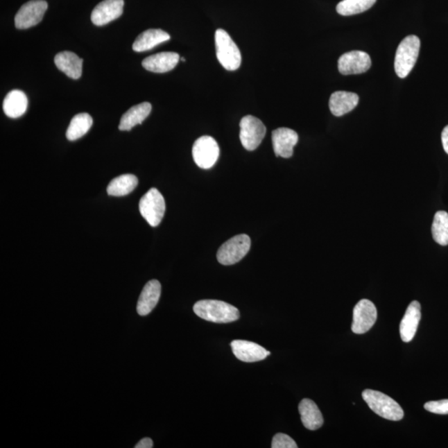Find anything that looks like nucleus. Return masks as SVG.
<instances>
[{
  "label": "nucleus",
  "mask_w": 448,
  "mask_h": 448,
  "mask_svg": "<svg viewBox=\"0 0 448 448\" xmlns=\"http://www.w3.org/2000/svg\"><path fill=\"white\" fill-rule=\"evenodd\" d=\"M193 311L200 318L218 324L234 322L240 317L235 307L218 300H202L194 304Z\"/></svg>",
  "instance_id": "f257e3e1"
},
{
  "label": "nucleus",
  "mask_w": 448,
  "mask_h": 448,
  "mask_svg": "<svg viewBox=\"0 0 448 448\" xmlns=\"http://www.w3.org/2000/svg\"><path fill=\"white\" fill-rule=\"evenodd\" d=\"M362 396L372 411L386 420L399 421L404 416V410L400 405L381 392L365 390Z\"/></svg>",
  "instance_id": "f03ea898"
},
{
  "label": "nucleus",
  "mask_w": 448,
  "mask_h": 448,
  "mask_svg": "<svg viewBox=\"0 0 448 448\" xmlns=\"http://www.w3.org/2000/svg\"><path fill=\"white\" fill-rule=\"evenodd\" d=\"M420 50V40L415 35H409L401 42L397 49L395 60V73L400 78H405L415 66Z\"/></svg>",
  "instance_id": "7ed1b4c3"
},
{
  "label": "nucleus",
  "mask_w": 448,
  "mask_h": 448,
  "mask_svg": "<svg viewBox=\"0 0 448 448\" xmlns=\"http://www.w3.org/2000/svg\"><path fill=\"white\" fill-rule=\"evenodd\" d=\"M215 46L218 60L224 69L227 71L239 69L242 62V55L239 46L223 29L219 28L215 32Z\"/></svg>",
  "instance_id": "20e7f679"
},
{
  "label": "nucleus",
  "mask_w": 448,
  "mask_h": 448,
  "mask_svg": "<svg viewBox=\"0 0 448 448\" xmlns=\"http://www.w3.org/2000/svg\"><path fill=\"white\" fill-rule=\"evenodd\" d=\"M139 209L141 216L151 227H157L166 212V201L158 189H150L139 201Z\"/></svg>",
  "instance_id": "39448f33"
},
{
  "label": "nucleus",
  "mask_w": 448,
  "mask_h": 448,
  "mask_svg": "<svg viewBox=\"0 0 448 448\" xmlns=\"http://www.w3.org/2000/svg\"><path fill=\"white\" fill-rule=\"evenodd\" d=\"M250 248L251 239L248 235L235 236L219 248L217 252L218 263L225 266L236 264L248 255Z\"/></svg>",
  "instance_id": "423d86ee"
},
{
  "label": "nucleus",
  "mask_w": 448,
  "mask_h": 448,
  "mask_svg": "<svg viewBox=\"0 0 448 448\" xmlns=\"http://www.w3.org/2000/svg\"><path fill=\"white\" fill-rule=\"evenodd\" d=\"M266 126L259 118L246 116L240 121V141L248 151H252L260 146L265 137Z\"/></svg>",
  "instance_id": "0eeeda50"
},
{
  "label": "nucleus",
  "mask_w": 448,
  "mask_h": 448,
  "mask_svg": "<svg viewBox=\"0 0 448 448\" xmlns=\"http://www.w3.org/2000/svg\"><path fill=\"white\" fill-rule=\"evenodd\" d=\"M192 154L197 166L208 170L218 162L219 156L218 143L213 137L204 135L194 142Z\"/></svg>",
  "instance_id": "6e6552de"
},
{
  "label": "nucleus",
  "mask_w": 448,
  "mask_h": 448,
  "mask_svg": "<svg viewBox=\"0 0 448 448\" xmlns=\"http://www.w3.org/2000/svg\"><path fill=\"white\" fill-rule=\"evenodd\" d=\"M48 7L45 0H31L25 3L15 15V27L27 29L39 24L43 20Z\"/></svg>",
  "instance_id": "1a4fd4ad"
},
{
  "label": "nucleus",
  "mask_w": 448,
  "mask_h": 448,
  "mask_svg": "<svg viewBox=\"0 0 448 448\" xmlns=\"http://www.w3.org/2000/svg\"><path fill=\"white\" fill-rule=\"evenodd\" d=\"M378 312L374 304L370 300L363 299L354 308L352 331L365 334L373 327L377 320Z\"/></svg>",
  "instance_id": "9d476101"
},
{
  "label": "nucleus",
  "mask_w": 448,
  "mask_h": 448,
  "mask_svg": "<svg viewBox=\"0 0 448 448\" xmlns=\"http://www.w3.org/2000/svg\"><path fill=\"white\" fill-rule=\"evenodd\" d=\"M371 67L370 55L362 51L346 53L338 61V69L343 75L365 74Z\"/></svg>",
  "instance_id": "9b49d317"
},
{
  "label": "nucleus",
  "mask_w": 448,
  "mask_h": 448,
  "mask_svg": "<svg viewBox=\"0 0 448 448\" xmlns=\"http://www.w3.org/2000/svg\"><path fill=\"white\" fill-rule=\"evenodd\" d=\"M124 0H104L92 12V22L96 26L112 22L123 14Z\"/></svg>",
  "instance_id": "f8f14e48"
},
{
  "label": "nucleus",
  "mask_w": 448,
  "mask_h": 448,
  "mask_svg": "<svg viewBox=\"0 0 448 448\" xmlns=\"http://www.w3.org/2000/svg\"><path fill=\"white\" fill-rule=\"evenodd\" d=\"M273 146L275 155L282 158H291L293 149L298 142V135L289 128H278L272 134Z\"/></svg>",
  "instance_id": "ddd939ff"
},
{
  "label": "nucleus",
  "mask_w": 448,
  "mask_h": 448,
  "mask_svg": "<svg viewBox=\"0 0 448 448\" xmlns=\"http://www.w3.org/2000/svg\"><path fill=\"white\" fill-rule=\"evenodd\" d=\"M231 347L236 359L247 363L264 361L270 354L263 346L251 341H234L231 343Z\"/></svg>",
  "instance_id": "4468645a"
},
{
  "label": "nucleus",
  "mask_w": 448,
  "mask_h": 448,
  "mask_svg": "<svg viewBox=\"0 0 448 448\" xmlns=\"http://www.w3.org/2000/svg\"><path fill=\"white\" fill-rule=\"evenodd\" d=\"M162 295V285L157 280H151L144 287L137 303V312L139 316L149 315L155 309Z\"/></svg>",
  "instance_id": "2eb2a0df"
},
{
  "label": "nucleus",
  "mask_w": 448,
  "mask_h": 448,
  "mask_svg": "<svg viewBox=\"0 0 448 448\" xmlns=\"http://www.w3.org/2000/svg\"><path fill=\"white\" fill-rule=\"evenodd\" d=\"M180 59V55L176 53H160L144 59L142 66L152 73L164 74L174 69Z\"/></svg>",
  "instance_id": "dca6fc26"
},
{
  "label": "nucleus",
  "mask_w": 448,
  "mask_h": 448,
  "mask_svg": "<svg viewBox=\"0 0 448 448\" xmlns=\"http://www.w3.org/2000/svg\"><path fill=\"white\" fill-rule=\"evenodd\" d=\"M421 319L420 303L413 301L409 304L407 311L400 323L399 331L401 339L406 343L411 341L417 332L418 324Z\"/></svg>",
  "instance_id": "f3484780"
},
{
  "label": "nucleus",
  "mask_w": 448,
  "mask_h": 448,
  "mask_svg": "<svg viewBox=\"0 0 448 448\" xmlns=\"http://www.w3.org/2000/svg\"><path fill=\"white\" fill-rule=\"evenodd\" d=\"M359 97L356 93L339 91L334 92L329 101V110L336 117L345 115L357 107Z\"/></svg>",
  "instance_id": "a211bd4d"
},
{
  "label": "nucleus",
  "mask_w": 448,
  "mask_h": 448,
  "mask_svg": "<svg viewBox=\"0 0 448 448\" xmlns=\"http://www.w3.org/2000/svg\"><path fill=\"white\" fill-rule=\"evenodd\" d=\"M55 65L67 77L75 80L81 78L83 60L77 54L64 51L59 53L54 58Z\"/></svg>",
  "instance_id": "6ab92c4d"
},
{
  "label": "nucleus",
  "mask_w": 448,
  "mask_h": 448,
  "mask_svg": "<svg viewBox=\"0 0 448 448\" xmlns=\"http://www.w3.org/2000/svg\"><path fill=\"white\" fill-rule=\"evenodd\" d=\"M171 40V36L162 29H148L137 37L132 45L135 52L141 53Z\"/></svg>",
  "instance_id": "aec40b11"
},
{
  "label": "nucleus",
  "mask_w": 448,
  "mask_h": 448,
  "mask_svg": "<svg viewBox=\"0 0 448 448\" xmlns=\"http://www.w3.org/2000/svg\"><path fill=\"white\" fill-rule=\"evenodd\" d=\"M28 101L25 93L20 90L8 92L3 100V109L6 115L10 118L22 117L28 109Z\"/></svg>",
  "instance_id": "412c9836"
},
{
  "label": "nucleus",
  "mask_w": 448,
  "mask_h": 448,
  "mask_svg": "<svg viewBox=\"0 0 448 448\" xmlns=\"http://www.w3.org/2000/svg\"><path fill=\"white\" fill-rule=\"evenodd\" d=\"M299 413L304 426L307 429L315 431L319 429L324 424L322 414L318 406L313 401L304 399L299 404Z\"/></svg>",
  "instance_id": "4be33fe9"
},
{
  "label": "nucleus",
  "mask_w": 448,
  "mask_h": 448,
  "mask_svg": "<svg viewBox=\"0 0 448 448\" xmlns=\"http://www.w3.org/2000/svg\"><path fill=\"white\" fill-rule=\"evenodd\" d=\"M151 104L149 103H142L134 105L130 108L123 116H122L119 130H130L135 126L141 124L146 119L151 112Z\"/></svg>",
  "instance_id": "5701e85b"
},
{
  "label": "nucleus",
  "mask_w": 448,
  "mask_h": 448,
  "mask_svg": "<svg viewBox=\"0 0 448 448\" xmlns=\"http://www.w3.org/2000/svg\"><path fill=\"white\" fill-rule=\"evenodd\" d=\"M92 118L87 113L76 115L67 130L66 137L69 141H74L85 135L92 128Z\"/></svg>",
  "instance_id": "b1692460"
},
{
  "label": "nucleus",
  "mask_w": 448,
  "mask_h": 448,
  "mask_svg": "<svg viewBox=\"0 0 448 448\" xmlns=\"http://www.w3.org/2000/svg\"><path fill=\"white\" fill-rule=\"evenodd\" d=\"M138 179L133 175H123L112 180L107 187V193L111 196H128L137 187Z\"/></svg>",
  "instance_id": "393cba45"
},
{
  "label": "nucleus",
  "mask_w": 448,
  "mask_h": 448,
  "mask_svg": "<svg viewBox=\"0 0 448 448\" xmlns=\"http://www.w3.org/2000/svg\"><path fill=\"white\" fill-rule=\"evenodd\" d=\"M432 234L435 242L442 246L448 245V214L445 211H438L435 214Z\"/></svg>",
  "instance_id": "a878e982"
},
{
  "label": "nucleus",
  "mask_w": 448,
  "mask_h": 448,
  "mask_svg": "<svg viewBox=\"0 0 448 448\" xmlns=\"http://www.w3.org/2000/svg\"><path fill=\"white\" fill-rule=\"evenodd\" d=\"M375 2L376 0H343L338 3L336 11L343 16L361 14L370 10Z\"/></svg>",
  "instance_id": "bb28decb"
},
{
  "label": "nucleus",
  "mask_w": 448,
  "mask_h": 448,
  "mask_svg": "<svg viewBox=\"0 0 448 448\" xmlns=\"http://www.w3.org/2000/svg\"><path fill=\"white\" fill-rule=\"evenodd\" d=\"M273 448H298L297 443L288 435L277 433L275 435L272 442Z\"/></svg>",
  "instance_id": "cd10ccee"
},
{
  "label": "nucleus",
  "mask_w": 448,
  "mask_h": 448,
  "mask_svg": "<svg viewBox=\"0 0 448 448\" xmlns=\"http://www.w3.org/2000/svg\"><path fill=\"white\" fill-rule=\"evenodd\" d=\"M424 408L429 412L437 414H448V399L431 401L424 404Z\"/></svg>",
  "instance_id": "c85d7f7f"
},
{
  "label": "nucleus",
  "mask_w": 448,
  "mask_h": 448,
  "mask_svg": "<svg viewBox=\"0 0 448 448\" xmlns=\"http://www.w3.org/2000/svg\"><path fill=\"white\" fill-rule=\"evenodd\" d=\"M135 448H151L153 447V441L151 440L149 438H142L137 445L135 446Z\"/></svg>",
  "instance_id": "c756f323"
},
{
  "label": "nucleus",
  "mask_w": 448,
  "mask_h": 448,
  "mask_svg": "<svg viewBox=\"0 0 448 448\" xmlns=\"http://www.w3.org/2000/svg\"><path fill=\"white\" fill-rule=\"evenodd\" d=\"M442 142L443 149H445L446 153L448 155V126L443 129L442 132Z\"/></svg>",
  "instance_id": "7c9ffc66"
},
{
  "label": "nucleus",
  "mask_w": 448,
  "mask_h": 448,
  "mask_svg": "<svg viewBox=\"0 0 448 448\" xmlns=\"http://www.w3.org/2000/svg\"><path fill=\"white\" fill-rule=\"evenodd\" d=\"M181 61L185 62V58H181Z\"/></svg>",
  "instance_id": "2f4dec72"
}]
</instances>
